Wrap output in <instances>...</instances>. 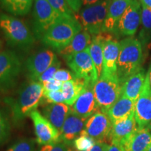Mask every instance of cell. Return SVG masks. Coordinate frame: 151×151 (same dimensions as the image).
<instances>
[{"label": "cell", "mask_w": 151, "mask_h": 151, "mask_svg": "<svg viewBox=\"0 0 151 151\" xmlns=\"http://www.w3.org/2000/svg\"><path fill=\"white\" fill-rule=\"evenodd\" d=\"M1 41H0V48H1Z\"/></svg>", "instance_id": "7dc6e473"}, {"label": "cell", "mask_w": 151, "mask_h": 151, "mask_svg": "<svg viewBox=\"0 0 151 151\" xmlns=\"http://www.w3.org/2000/svg\"><path fill=\"white\" fill-rule=\"evenodd\" d=\"M109 145L105 142H95L93 147L89 151H107Z\"/></svg>", "instance_id": "f35d334b"}, {"label": "cell", "mask_w": 151, "mask_h": 151, "mask_svg": "<svg viewBox=\"0 0 151 151\" xmlns=\"http://www.w3.org/2000/svg\"><path fill=\"white\" fill-rule=\"evenodd\" d=\"M141 6L139 0L132 1L119 20L116 32L128 37H132L137 33L141 24Z\"/></svg>", "instance_id": "7c38bea8"}, {"label": "cell", "mask_w": 151, "mask_h": 151, "mask_svg": "<svg viewBox=\"0 0 151 151\" xmlns=\"http://www.w3.org/2000/svg\"><path fill=\"white\" fill-rule=\"evenodd\" d=\"M146 72L142 68L133 73L122 85V94L132 101H137L146 84Z\"/></svg>", "instance_id": "e0dca14e"}, {"label": "cell", "mask_w": 151, "mask_h": 151, "mask_svg": "<svg viewBox=\"0 0 151 151\" xmlns=\"http://www.w3.org/2000/svg\"><path fill=\"white\" fill-rule=\"evenodd\" d=\"M43 98L48 103L50 104H60L65 103L63 94L62 90L58 91H44Z\"/></svg>", "instance_id": "836d02e7"}, {"label": "cell", "mask_w": 151, "mask_h": 151, "mask_svg": "<svg viewBox=\"0 0 151 151\" xmlns=\"http://www.w3.org/2000/svg\"><path fill=\"white\" fill-rule=\"evenodd\" d=\"M146 47L148 48V49H150V48H151V32H150V36H149L148 41V43H147Z\"/></svg>", "instance_id": "ee69618b"}, {"label": "cell", "mask_w": 151, "mask_h": 151, "mask_svg": "<svg viewBox=\"0 0 151 151\" xmlns=\"http://www.w3.org/2000/svg\"><path fill=\"white\" fill-rule=\"evenodd\" d=\"M21 62L12 50L0 52V89L8 88L20 72Z\"/></svg>", "instance_id": "30bf717a"}, {"label": "cell", "mask_w": 151, "mask_h": 151, "mask_svg": "<svg viewBox=\"0 0 151 151\" xmlns=\"http://www.w3.org/2000/svg\"><path fill=\"white\" fill-rule=\"evenodd\" d=\"M107 151H122V150L120 145L116 143L111 142L110 146H109Z\"/></svg>", "instance_id": "ab89813d"}, {"label": "cell", "mask_w": 151, "mask_h": 151, "mask_svg": "<svg viewBox=\"0 0 151 151\" xmlns=\"http://www.w3.org/2000/svg\"><path fill=\"white\" fill-rule=\"evenodd\" d=\"M43 92V85L39 81H32L21 88L16 98L7 99L14 121H21L36 111L42 101Z\"/></svg>", "instance_id": "6da1fadb"}, {"label": "cell", "mask_w": 151, "mask_h": 151, "mask_svg": "<svg viewBox=\"0 0 151 151\" xmlns=\"http://www.w3.org/2000/svg\"><path fill=\"white\" fill-rule=\"evenodd\" d=\"M135 104V101L121 94L120 98L109 109L106 113L112 123H114L127 119L132 115L134 114Z\"/></svg>", "instance_id": "603a6c76"}, {"label": "cell", "mask_w": 151, "mask_h": 151, "mask_svg": "<svg viewBox=\"0 0 151 151\" xmlns=\"http://www.w3.org/2000/svg\"><path fill=\"white\" fill-rule=\"evenodd\" d=\"M120 52V42L109 38L104 43L103 72L109 75H117V62Z\"/></svg>", "instance_id": "ffe728a7"}, {"label": "cell", "mask_w": 151, "mask_h": 151, "mask_svg": "<svg viewBox=\"0 0 151 151\" xmlns=\"http://www.w3.org/2000/svg\"><path fill=\"white\" fill-rule=\"evenodd\" d=\"M81 3H82V5L84 6H89L91 4H95L97 1H99V0H81Z\"/></svg>", "instance_id": "60d3db41"}, {"label": "cell", "mask_w": 151, "mask_h": 151, "mask_svg": "<svg viewBox=\"0 0 151 151\" xmlns=\"http://www.w3.org/2000/svg\"><path fill=\"white\" fill-rule=\"evenodd\" d=\"M133 0H111L104 25V32H116L117 25Z\"/></svg>", "instance_id": "ac0fdd59"}, {"label": "cell", "mask_w": 151, "mask_h": 151, "mask_svg": "<svg viewBox=\"0 0 151 151\" xmlns=\"http://www.w3.org/2000/svg\"><path fill=\"white\" fill-rule=\"evenodd\" d=\"M47 0H35L33 7L34 30L38 38H42L46 32L60 18Z\"/></svg>", "instance_id": "ba28073f"}, {"label": "cell", "mask_w": 151, "mask_h": 151, "mask_svg": "<svg viewBox=\"0 0 151 151\" xmlns=\"http://www.w3.org/2000/svg\"><path fill=\"white\" fill-rule=\"evenodd\" d=\"M35 141L31 139H22L14 143L6 151H35Z\"/></svg>", "instance_id": "1f68e13d"}, {"label": "cell", "mask_w": 151, "mask_h": 151, "mask_svg": "<svg viewBox=\"0 0 151 151\" xmlns=\"http://www.w3.org/2000/svg\"><path fill=\"white\" fill-rule=\"evenodd\" d=\"M138 129L134 114L127 119L113 123L111 132V141L120 146Z\"/></svg>", "instance_id": "44dd1931"}, {"label": "cell", "mask_w": 151, "mask_h": 151, "mask_svg": "<svg viewBox=\"0 0 151 151\" xmlns=\"http://www.w3.org/2000/svg\"><path fill=\"white\" fill-rule=\"evenodd\" d=\"M0 29L9 43L15 46H27L35 39L31 30L22 20L6 14L0 15Z\"/></svg>", "instance_id": "8992f818"}, {"label": "cell", "mask_w": 151, "mask_h": 151, "mask_svg": "<svg viewBox=\"0 0 151 151\" xmlns=\"http://www.w3.org/2000/svg\"><path fill=\"white\" fill-rule=\"evenodd\" d=\"M141 29L139 33V41L142 46H146L151 32V9L141 6Z\"/></svg>", "instance_id": "83f0119b"}, {"label": "cell", "mask_w": 151, "mask_h": 151, "mask_svg": "<svg viewBox=\"0 0 151 151\" xmlns=\"http://www.w3.org/2000/svg\"><path fill=\"white\" fill-rule=\"evenodd\" d=\"M67 1L72 11L75 13V14H78L81 11V7L83 6L81 0H67Z\"/></svg>", "instance_id": "74e56055"}, {"label": "cell", "mask_w": 151, "mask_h": 151, "mask_svg": "<svg viewBox=\"0 0 151 151\" xmlns=\"http://www.w3.org/2000/svg\"><path fill=\"white\" fill-rule=\"evenodd\" d=\"M113 123L106 113L98 111L88 118L82 134L89 136L96 142H104L111 139Z\"/></svg>", "instance_id": "9c48e42d"}, {"label": "cell", "mask_w": 151, "mask_h": 151, "mask_svg": "<svg viewBox=\"0 0 151 151\" xmlns=\"http://www.w3.org/2000/svg\"><path fill=\"white\" fill-rule=\"evenodd\" d=\"M92 39L90 34L86 30L82 29L75 36L69 45L60 50L59 53L65 58L67 56L85 51L89 48Z\"/></svg>", "instance_id": "d4e9b609"}, {"label": "cell", "mask_w": 151, "mask_h": 151, "mask_svg": "<svg viewBox=\"0 0 151 151\" xmlns=\"http://www.w3.org/2000/svg\"><path fill=\"white\" fill-rule=\"evenodd\" d=\"M54 10L63 17H75V13L72 11L67 0H47Z\"/></svg>", "instance_id": "f1b7e54d"}, {"label": "cell", "mask_w": 151, "mask_h": 151, "mask_svg": "<svg viewBox=\"0 0 151 151\" xmlns=\"http://www.w3.org/2000/svg\"><path fill=\"white\" fill-rule=\"evenodd\" d=\"M88 118H83L73 113H69L60 132V140L70 145L76 138L80 137L84 130Z\"/></svg>", "instance_id": "2e32d148"}, {"label": "cell", "mask_w": 151, "mask_h": 151, "mask_svg": "<svg viewBox=\"0 0 151 151\" xmlns=\"http://www.w3.org/2000/svg\"><path fill=\"white\" fill-rule=\"evenodd\" d=\"M54 78L62 83H65L67 81L73 80V79L76 78V77L73 73L70 72L67 69H60L55 74Z\"/></svg>", "instance_id": "d590c367"}, {"label": "cell", "mask_w": 151, "mask_h": 151, "mask_svg": "<svg viewBox=\"0 0 151 151\" xmlns=\"http://www.w3.org/2000/svg\"><path fill=\"white\" fill-rule=\"evenodd\" d=\"M60 65H61V62L58 59L46 71H44L40 76V77L38 79V81L39 83H41V84H43L44 83H46L48 81L53 79L55 73L58 71V69H60Z\"/></svg>", "instance_id": "d6a6232c"}, {"label": "cell", "mask_w": 151, "mask_h": 151, "mask_svg": "<svg viewBox=\"0 0 151 151\" xmlns=\"http://www.w3.org/2000/svg\"><path fill=\"white\" fill-rule=\"evenodd\" d=\"M40 151H73L69 144L64 142H58L54 144L46 145L41 147Z\"/></svg>", "instance_id": "e575fe53"}, {"label": "cell", "mask_w": 151, "mask_h": 151, "mask_svg": "<svg viewBox=\"0 0 151 151\" xmlns=\"http://www.w3.org/2000/svg\"><path fill=\"white\" fill-rule=\"evenodd\" d=\"M143 58V46L139 39L128 37L120 41L117 76L121 85L141 69Z\"/></svg>", "instance_id": "7a4b0ae2"}, {"label": "cell", "mask_w": 151, "mask_h": 151, "mask_svg": "<svg viewBox=\"0 0 151 151\" xmlns=\"http://www.w3.org/2000/svg\"><path fill=\"white\" fill-rule=\"evenodd\" d=\"M106 32H103L94 36L89 47L90 55L93 62L98 78L103 72L104 43L107 39L111 38L109 35H106Z\"/></svg>", "instance_id": "cb8c5ba5"}, {"label": "cell", "mask_w": 151, "mask_h": 151, "mask_svg": "<svg viewBox=\"0 0 151 151\" xmlns=\"http://www.w3.org/2000/svg\"><path fill=\"white\" fill-rule=\"evenodd\" d=\"M94 85L86 84L78 99L71 106V111L83 118H88L99 111L93 92Z\"/></svg>", "instance_id": "5bb4252c"}, {"label": "cell", "mask_w": 151, "mask_h": 151, "mask_svg": "<svg viewBox=\"0 0 151 151\" xmlns=\"http://www.w3.org/2000/svg\"><path fill=\"white\" fill-rule=\"evenodd\" d=\"M96 141L89 136L81 134L80 137L73 141V146L78 151H89Z\"/></svg>", "instance_id": "4dcf8cb0"}, {"label": "cell", "mask_w": 151, "mask_h": 151, "mask_svg": "<svg viewBox=\"0 0 151 151\" xmlns=\"http://www.w3.org/2000/svg\"><path fill=\"white\" fill-rule=\"evenodd\" d=\"M71 112V108L65 103L50 104L43 111V116L60 132L67 116Z\"/></svg>", "instance_id": "7402d4cb"}, {"label": "cell", "mask_w": 151, "mask_h": 151, "mask_svg": "<svg viewBox=\"0 0 151 151\" xmlns=\"http://www.w3.org/2000/svg\"><path fill=\"white\" fill-rule=\"evenodd\" d=\"M62 83H63L53 78L42 85L44 91H58L62 90Z\"/></svg>", "instance_id": "8d00e7d4"}, {"label": "cell", "mask_w": 151, "mask_h": 151, "mask_svg": "<svg viewBox=\"0 0 151 151\" xmlns=\"http://www.w3.org/2000/svg\"><path fill=\"white\" fill-rule=\"evenodd\" d=\"M134 118L139 128L146 127L151 122V88L146 80L142 93L136 101Z\"/></svg>", "instance_id": "9a60e30c"}, {"label": "cell", "mask_w": 151, "mask_h": 151, "mask_svg": "<svg viewBox=\"0 0 151 151\" xmlns=\"http://www.w3.org/2000/svg\"><path fill=\"white\" fill-rule=\"evenodd\" d=\"M86 84L83 81L78 78L63 83L61 90L63 94L65 104L72 106Z\"/></svg>", "instance_id": "484cf974"}, {"label": "cell", "mask_w": 151, "mask_h": 151, "mask_svg": "<svg viewBox=\"0 0 151 151\" xmlns=\"http://www.w3.org/2000/svg\"><path fill=\"white\" fill-rule=\"evenodd\" d=\"M58 60L57 55L50 50H43L30 56L26 67L30 78L38 81L40 76Z\"/></svg>", "instance_id": "4fadbf2b"}, {"label": "cell", "mask_w": 151, "mask_h": 151, "mask_svg": "<svg viewBox=\"0 0 151 151\" xmlns=\"http://www.w3.org/2000/svg\"><path fill=\"white\" fill-rule=\"evenodd\" d=\"M146 82L148 83V84L150 86V88H151V64L149 67V69L148 71L146 72Z\"/></svg>", "instance_id": "b9f144b4"}, {"label": "cell", "mask_w": 151, "mask_h": 151, "mask_svg": "<svg viewBox=\"0 0 151 151\" xmlns=\"http://www.w3.org/2000/svg\"><path fill=\"white\" fill-rule=\"evenodd\" d=\"M83 29L76 17L61 16L41 38L43 43L55 50H61Z\"/></svg>", "instance_id": "3957f363"}, {"label": "cell", "mask_w": 151, "mask_h": 151, "mask_svg": "<svg viewBox=\"0 0 151 151\" xmlns=\"http://www.w3.org/2000/svg\"><path fill=\"white\" fill-rule=\"evenodd\" d=\"M67 65L72 70L76 78L87 84L94 85L98 80L97 72L90 57L89 48L85 51L65 58Z\"/></svg>", "instance_id": "52a82bcc"}, {"label": "cell", "mask_w": 151, "mask_h": 151, "mask_svg": "<svg viewBox=\"0 0 151 151\" xmlns=\"http://www.w3.org/2000/svg\"><path fill=\"white\" fill-rule=\"evenodd\" d=\"M146 128H147V129H148V130H150V131H151V122L148 124V125H147Z\"/></svg>", "instance_id": "f6af8a7d"}, {"label": "cell", "mask_w": 151, "mask_h": 151, "mask_svg": "<svg viewBox=\"0 0 151 151\" xmlns=\"http://www.w3.org/2000/svg\"><path fill=\"white\" fill-rule=\"evenodd\" d=\"M151 144V133L146 127L139 128L120 145L122 151H148Z\"/></svg>", "instance_id": "d6986e66"}, {"label": "cell", "mask_w": 151, "mask_h": 151, "mask_svg": "<svg viewBox=\"0 0 151 151\" xmlns=\"http://www.w3.org/2000/svg\"><path fill=\"white\" fill-rule=\"evenodd\" d=\"M139 2L142 6L151 9V0H139Z\"/></svg>", "instance_id": "7bdbcfd3"}, {"label": "cell", "mask_w": 151, "mask_h": 151, "mask_svg": "<svg viewBox=\"0 0 151 151\" xmlns=\"http://www.w3.org/2000/svg\"><path fill=\"white\" fill-rule=\"evenodd\" d=\"M35 0H0V6L14 16H24L29 12Z\"/></svg>", "instance_id": "4316f807"}, {"label": "cell", "mask_w": 151, "mask_h": 151, "mask_svg": "<svg viewBox=\"0 0 151 151\" xmlns=\"http://www.w3.org/2000/svg\"><path fill=\"white\" fill-rule=\"evenodd\" d=\"M111 0H99L93 4L86 6L76 14L83 29L96 36L104 32V25L107 16Z\"/></svg>", "instance_id": "5b68a950"}, {"label": "cell", "mask_w": 151, "mask_h": 151, "mask_svg": "<svg viewBox=\"0 0 151 151\" xmlns=\"http://www.w3.org/2000/svg\"><path fill=\"white\" fill-rule=\"evenodd\" d=\"M33 121L37 142L42 146L60 142V132L38 111L29 115Z\"/></svg>", "instance_id": "8fae6325"}, {"label": "cell", "mask_w": 151, "mask_h": 151, "mask_svg": "<svg viewBox=\"0 0 151 151\" xmlns=\"http://www.w3.org/2000/svg\"><path fill=\"white\" fill-rule=\"evenodd\" d=\"M93 92L100 111L107 113L122 94V85L117 75L102 73L93 86Z\"/></svg>", "instance_id": "277c9868"}, {"label": "cell", "mask_w": 151, "mask_h": 151, "mask_svg": "<svg viewBox=\"0 0 151 151\" xmlns=\"http://www.w3.org/2000/svg\"><path fill=\"white\" fill-rule=\"evenodd\" d=\"M10 123L4 111L0 109V146L8 140L10 135Z\"/></svg>", "instance_id": "f546056e"}, {"label": "cell", "mask_w": 151, "mask_h": 151, "mask_svg": "<svg viewBox=\"0 0 151 151\" xmlns=\"http://www.w3.org/2000/svg\"><path fill=\"white\" fill-rule=\"evenodd\" d=\"M148 151H151V144L150 145V146H149V148H148Z\"/></svg>", "instance_id": "bcb514c9"}]
</instances>
